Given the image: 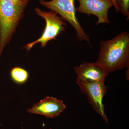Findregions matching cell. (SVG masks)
Here are the masks:
<instances>
[{
	"instance_id": "1",
	"label": "cell",
	"mask_w": 129,
	"mask_h": 129,
	"mask_svg": "<svg viewBox=\"0 0 129 129\" xmlns=\"http://www.w3.org/2000/svg\"><path fill=\"white\" fill-rule=\"evenodd\" d=\"M109 73L129 67V33L123 31L114 38L101 42L96 62Z\"/></svg>"
},
{
	"instance_id": "2",
	"label": "cell",
	"mask_w": 129,
	"mask_h": 129,
	"mask_svg": "<svg viewBox=\"0 0 129 129\" xmlns=\"http://www.w3.org/2000/svg\"><path fill=\"white\" fill-rule=\"evenodd\" d=\"M30 0H0V56L16 32Z\"/></svg>"
},
{
	"instance_id": "3",
	"label": "cell",
	"mask_w": 129,
	"mask_h": 129,
	"mask_svg": "<svg viewBox=\"0 0 129 129\" xmlns=\"http://www.w3.org/2000/svg\"><path fill=\"white\" fill-rule=\"evenodd\" d=\"M35 10L36 14L45 20L46 26L39 38L24 47V48L28 51L38 43H40L42 48H44L48 42L56 40L58 36L65 31L67 25L66 21L61 17L58 16L55 12L51 10L45 11L39 8H36Z\"/></svg>"
},
{
	"instance_id": "4",
	"label": "cell",
	"mask_w": 129,
	"mask_h": 129,
	"mask_svg": "<svg viewBox=\"0 0 129 129\" xmlns=\"http://www.w3.org/2000/svg\"><path fill=\"white\" fill-rule=\"evenodd\" d=\"M75 1L51 0L46 1L41 0L40 1L42 5L60 14L65 21L72 25L76 31V37L79 40L85 41L90 45L89 36L83 29L76 17Z\"/></svg>"
},
{
	"instance_id": "5",
	"label": "cell",
	"mask_w": 129,
	"mask_h": 129,
	"mask_svg": "<svg viewBox=\"0 0 129 129\" xmlns=\"http://www.w3.org/2000/svg\"><path fill=\"white\" fill-rule=\"evenodd\" d=\"M81 93L87 96L93 109L102 116L105 122L108 120L105 114L103 98L107 91V87L104 81L84 82L76 81Z\"/></svg>"
},
{
	"instance_id": "6",
	"label": "cell",
	"mask_w": 129,
	"mask_h": 129,
	"mask_svg": "<svg viewBox=\"0 0 129 129\" xmlns=\"http://www.w3.org/2000/svg\"><path fill=\"white\" fill-rule=\"evenodd\" d=\"M79 3L75 8L76 12L90 16L94 15L98 18L96 25L110 23L108 16L109 9L113 6L112 0H77Z\"/></svg>"
},
{
	"instance_id": "7",
	"label": "cell",
	"mask_w": 129,
	"mask_h": 129,
	"mask_svg": "<svg viewBox=\"0 0 129 129\" xmlns=\"http://www.w3.org/2000/svg\"><path fill=\"white\" fill-rule=\"evenodd\" d=\"M74 69L77 75L76 81L104 82L109 73L96 62H83L81 64L75 67Z\"/></svg>"
},
{
	"instance_id": "8",
	"label": "cell",
	"mask_w": 129,
	"mask_h": 129,
	"mask_svg": "<svg viewBox=\"0 0 129 129\" xmlns=\"http://www.w3.org/2000/svg\"><path fill=\"white\" fill-rule=\"evenodd\" d=\"M66 108L62 100L53 97H46L36 104H34L31 108L28 109V112L44 115L48 118L58 116Z\"/></svg>"
},
{
	"instance_id": "9",
	"label": "cell",
	"mask_w": 129,
	"mask_h": 129,
	"mask_svg": "<svg viewBox=\"0 0 129 129\" xmlns=\"http://www.w3.org/2000/svg\"><path fill=\"white\" fill-rule=\"evenodd\" d=\"M12 79L16 83H23L26 81L28 78V72L25 69L19 67H15L11 72Z\"/></svg>"
},
{
	"instance_id": "10",
	"label": "cell",
	"mask_w": 129,
	"mask_h": 129,
	"mask_svg": "<svg viewBox=\"0 0 129 129\" xmlns=\"http://www.w3.org/2000/svg\"><path fill=\"white\" fill-rule=\"evenodd\" d=\"M116 6L124 16H127V19L129 18V0H115Z\"/></svg>"
},
{
	"instance_id": "11",
	"label": "cell",
	"mask_w": 129,
	"mask_h": 129,
	"mask_svg": "<svg viewBox=\"0 0 129 129\" xmlns=\"http://www.w3.org/2000/svg\"><path fill=\"white\" fill-rule=\"evenodd\" d=\"M112 1L113 3V6L115 8V11L117 12H118L119 11V10L118 9V8L117 7V6H116L115 0H112Z\"/></svg>"
},
{
	"instance_id": "12",
	"label": "cell",
	"mask_w": 129,
	"mask_h": 129,
	"mask_svg": "<svg viewBox=\"0 0 129 129\" xmlns=\"http://www.w3.org/2000/svg\"><path fill=\"white\" fill-rule=\"evenodd\" d=\"M40 1H41V0H40ZM50 1H51V0H50Z\"/></svg>"
}]
</instances>
